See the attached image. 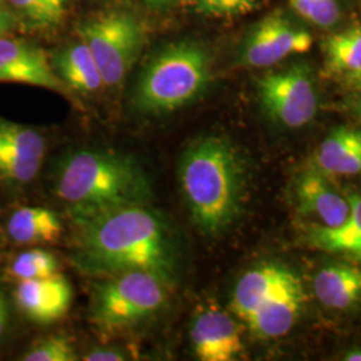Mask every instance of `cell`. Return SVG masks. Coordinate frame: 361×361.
<instances>
[{"label": "cell", "instance_id": "cell-16", "mask_svg": "<svg viewBox=\"0 0 361 361\" xmlns=\"http://www.w3.org/2000/svg\"><path fill=\"white\" fill-rule=\"evenodd\" d=\"M316 168L331 176L361 174V129L340 126L319 147Z\"/></svg>", "mask_w": 361, "mask_h": 361}, {"label": "cell", "instance_id": "cell-21", "mask_svg": "<svg viewBox=\"0 0 361 361\" xmlns=\"http://www.w3.org/2000/svg\"><path fill=\"white\" fill-rule=\"evenodd\" d=\"M325 68L345 77L361 70V26L350 27L324 40Z\"/></svg>", "mask_w": 361, "mask_h": 361}, {"label": "cell", "instance_id": "cell-13", "mask_svg": "<svg viewBox=\"0 0 361 361\" xmlns=\"http://www.w3.org/2000/svg\"><path fill=\"white\" fill-rule=\"evenodd\" d=\"M304 302V288L297 277L258 305L243 323L258 338H279L295 326Z\"/></svg>", "mask_w": 361, "mask_h": 361}, {"label": "cell", "instance_id": "cell-18", "mask_svg": "<svg viewBox=\"0 0 361 361\" xmlns=\"http://www.w3.org/2000/svg\"><path fill=\"white\" fill-rule=\"evenodd\" d=\"M313 290L325 307L348 310L361 298V269L348 264L325 267L316 274Z\"/></svg>", "mask_w": 361, "mask_h": 361}, {"label": "cell", "instance_id": "cell-33", "mask_svg": "<svg viewBox=\"0 0 361 361\" xmlns=\"http://www.w3.org/2000/svg\"><path fill=\"white\" fill-rule=\"evenodd\" d=\"M360 113H361V102H360Z\"/></svg>", "mask_w": 361, "mask_h": 361}, {"label": "cell", "instance_id": "cell-17", "mask_svg": "<svg viewBox=\"0 0 361 361\" xmlns=\"http://www.w3.org/2000/svg\"><path fill=\"white\" fill-rule=\"evenodd\" d=\"M51 65L56 75L70 91L91 94L104 87L99 67L90 49L82 40L55 54Z\"/></svg>", "mask_w": 361, "mask_h": 361}, {"label": "cell", "instance_id": "cell-26", "mask_svg": "<svg viewBox=\"0 0 361 361\" xmlns=\"http://www.w3.org/2000/svg\"><path fill=\"white\" fill-rule=\"evenodd\" d=\"M259 0H193L194 10L210 18H235L253 13Z\"/></svg>", "mask_w": 361, "mask_h": 361}, {"label": "cell", "instance_id": "cell-9", "mask_svg": "<svg viewBox=\"0 0 361 361\" xmlns=\"http://www.w3.org/2000/svg\"><path fill=\"white\" fill-rule=\"evenodd\" d=\"M47 141L39 130L0 116V185L23 186L43 166Z\"/></svg>", "mask_w": 361, "mask_h": 361}, {"label": "cell", "instance_id": "cell-8", "mask_svg": "<svg viewBox=\"0 0 361 361\" xmlns=\"http://www.w3.org/2000/svg\"><path fill=\"white\" fill-rule=\"evenodd\" d=\"M312 44L310 31L277 10L247 31L238 52V62L253 68L271 67L292 55L310 51Z\"/></svg>", "mask_w": 361, "mask_h": 361}, {"label": "cell", "instance_id": "cell-25", "mask_svg": "<svg viewBox=\"0 0 361 361\" xmlns=\"http://www.w3.org/2000/svg\"><path fill=\"white\" fill-rule=\"evenodd\" d=\"M77 350L71 341L62 336H52L39 340L23 355L25 361H75Z\"/></svg>", "mask_w": 361, "mask_h": 361}, {"label": "cell", "instance_id": "cell-2", "mask_svg": "<svg viewBox=\"0 0 361 361\" xmlns=\"http://www.w3.org/2000/svg\"><path fill=\"white\" fill-rule=\"evenodd\" d=\"M52 189L74 221L118 207L147 205L153 198L147 173L131 155L97 149L66 154L56 165Z\"/></svg>", "mask_w": 361, "mask_h": 361}, {"label": "cell", "instance_id": "cell-14", "mask_svg": "<svg viewBox=\"0 0 361 361\" xmlns=\"http://www.w3.org/2000/svg\"><path fill=\"white\" fill-rule=\"evenodd\" d=\"M297 207L301 213L320 221V226L337 228L350 213L348 198L337 193L325 174L317 168L307 169L297 180Z\"/></svg>", "mask_w": 361, "mask_h": 361}, {"label": "cell", "instance_id": "cell-15", "mask_svg": "<svg viewBox=\"0 0 361 361\" xmlns=\"http://www.w3.org/2000/svg\"><path fill=\"white\" fill-rule=\"evenodd\" d=\"M297 279L293 271L280 264H262L244 273L233 290V314L244 322L265 300Z\"/></svg>", "mask_w": 361, "mask_h": 361}, {"label": "cell", "instance_id": "cell-11", "mask_svg": "<svg viewBox=\"0 0 361 361\" xmlns=\"http://www.w3.org/2000/svg\"><path fill=\"white\" fill-rule=\"evenodd\" d=\"M194 355L202 361L238 360L244 353L241 328L226 310L207 307L194 316L190 325Z\"/></svg>", "mask_w": 361, "mask_h": 361}, {"label": "cell", "instance_id": "cell-1", "mask_svg": "<svg viewBox=\"0 0 361 361\" xmlns=\"http://www.w3.org/2000/svg\"><path fill=\"white\" fill-rule=\"evenodd\" d=\"M73 262L95 279L130 271H152L174 285L177 245L166 219L147 205L118 207L75 221Z\"/></svg>", "mask_w": 361, "mask_h": 361}, {"label": "cell", "instance_id": "cell-20", "mask_svg": "<svg viewBox=\"0 0 361 361\" xmlns=\"http://www.w3.org/2000/svg\"><path fill=\"white\" fill-rule=\"evenodd\" d=\"M348 200L350 213L347 221L337 228L313 226L310 240L317 249L361 262V195L352 194Z\"/></svg>", "mask_w": 361, "mask_h": 361}, {"label": "cell", "instance_id": "cell-12", "mask_svg": "<svg viewBox=\"0 0 361 361\" xmlns=\"http://www.w3.org/2000/svg\"><path fill=\"white\" fill-rule=\"evenodd\" d=\"M15 302L27 319L49 325L62 319L73 302V288L59 271L49 277L18 281Z\"/></svg>", "mask_w": 361, "mask_h": 361}, {"label": "cell", "instance_id": "cell-24", "mask_svg": "<svg viewBox=\"0 0 361 361\" xmlns=\"http://www.w3.org/2000/svg\"><path fill=\"white\" fill-rule=\"evenodd\" d=\"M288 3L304 20L320 28L335 27L341 18L338 0H288Z\"/></svg>", "mask_w": 361, "mask_h": 361}, {"label": "cell", "instance_id": "cell-31", "mask_svg": "<svg viewBox=\"0 0 361 361\" xmlns=\"http://www.w3.org/2000/svg\"><path fill=\"white\" fill-rule=\"evenodd\" d=\"M146 4H149L150 7L154 8H161V7H166L169 4H171L176 0H143Z\"/></svg>", "mask_w": 361, "mask_h": 361}, {"label": "cell", "instance_id": "cell-7", "mask_svg": "<svg viewBox=\"0 0 361 361\" xmlns=\"http://www.w3.org/2000/svg\"><path fill=\"white\" fill-rule=\"evenodd\" d=\"M257 91L264 111L285 128H302L317 113L319 95L307 63L264 74L257 80Z\"/></svg>", "mask_w": 361, "mask_h": 361}, {"label": "cell", "instance_id": "cell-22", "mask_svg": "<svg viewBox=\"0 0 361 361\" xmlns=\"http://www.w3.org/2000/svg\"><path fill=\"white\" fill-rule=\"evenodd\" d=\"M20 22L34 28H52L62 23L68 0H7Z\"/></svg>", "mask_w": 361, "mask_h": 361}, {"label": "cell", "instance_id": "cell-4", "mask_svg": "<svg viewBox=\"0 0 361 361\" xmlns=\"http://www.w3.org/2000/svg\"><path fill=\"white\" fill-rule=\"evenodd\" d=\"M212 78L207 49L193 40L171 43L155 54L137 80L133 106L143 116H165L192 104Z\"/></svg>", "mask_w": 361, "mask_h": 361}, {"label": "cell", "instance_id": "cell-6", "mask_svg": "<svg viewBox=\"0 0 361 361\" xmlns=\"http://www.w3.org/2000/svg\"><path fill=\"white\" fill-rule=\"evenodd\" d=\"M78 32L99 67L104 87H118L142 51V22L123 11L99 13L83 20Z\"/></svg>", "mask_w": 361, "mask_h": 361}, {"label": "cell", "instance_id": "cell-29", "mask_svg": "<svg viewBox=\"0 0 361 361\" xmlns=\"http://www.w3.org/2000/svg\"><path fill=\"white\" fill-rule=\"evenodd\" d=\"M10 326V308L4 292L0 289V341L4 338V336Z\"/></svg>", "mask_w": 361, "mask_h": 361}, {"label": "cell", "instance_id": "cell-32", "mask_svg": "<svg viewBox=\"0 0 361 361\" xmlns=\"http://www.w3.org/2000/svg\"><path fill=\"white\" fill-rule=\"evenodd\" d=\"M345 360L348 361H361V350H352L347 353Z\"/></svg>", "mask_w": 361, "mask_h": 361}, {"label": "cell", "instance_id": "cell-5", "mask_svg": "<svg viewBox=\"0 0 361 361\" xmlns=\"http://www.w3.org/2000/svg\"><path fill=\"white\" fill-rule=\"evenodd\" d=\"M171 286L152 271H122L99 277L92 286L91 317L104 329H123L142 323L166 305Z\"/></svg>", "mask_w": 361, "mask_h": 361}, {"label": "cell", "instance_id": "cell-27", "mask_svg": "<svg viewBox=\"0 0 361 361\" xmlns=\"http://www.w3.org/2000/svg\"><path fill=\"white\" fill-rule=\"evenodd\" d=\"M18 16L10 8L8 3L0 0V37H7L19 25Z\"/></svg>", "mask_w": 361, "mask_h": 361}, {"label": "cell", "instance_id": "cell-28", "mask_svg": "<svg viewBox=\"0 0 361 361\" xmlns=\"http://www.w3.org/2000/svg\"><path fill=\"white\" fill-rule=\"evenodd\" d=\"M82 360L86 361H123L128 360L126 353L119 349H94L86 353Z\"/></svg>", "mask_w": 361, "mask_h": 361}, {"label": "cell", "instance_id": "cell-3", "mask_svg": "<svg viewBox=\"0 0 361 361\" xmlns=\"http://www.w3.org/2000/svg\"><path fill=\"white\" fill-rule=\"evenodd\" d=\"M180 193L195 226L216 235L238 219L246 189V168L237 147L219 135L200 137L180 157Z\"/></svg>", "mask_w": 361, "mask_h": 361}, {"label": "cell", "instance_id": "cell-23", "mask_svg": "<svg viewBox=\"0 0 361 361\" xmlns=\"http://www.w3.org/2000/svg\"><path fill=\"white\" fill-rule=\"evenodd\" d=\"M61 271V262L47 250L34 249L20 253L10 264L8 273L16 281L49 277Z\"/></svg>", "mask_w": 361, "mask_h": 361}, {"label": "cell", "instance_id": "cell-10", "mask_svg": "<svg viewBox=\"0 0 361 361\" xmlns=\"http://www.w3.org/2000/svg\"><path fill=\"white\" fill-rule=\"evenodd\" d=\"M23 83L70 95L56 75L49 55L22 39L0 37V83Z\"/></svg>", "mask_w": 361, "mask_h": 361}, {"label": "cell", "instance_id": "cell-19", "mask_svg": "<svg viewBox=\"0 0 361 361\" xmlns=\"http://www.w3.org/2000/svg\"><path fill=\"white\" fill-rule=\"evenodd\" d=\"M7 233L19 245L50 244L61 238L63 224L51 209L25 207L16 209L10 216Z\"/></svg>", "mask_w": 361, "mask_h": 361}, {"label": "cell", "instance_id": "cell-30", "mask_svg": "<svg viewBox=\"0 0 361 361\" xmlns=\"http://www.w3.org/2000/svg\"><path fill=\"white\" fill-rule=\"evenodd\" d=\"M344 79H345V82H347V85H348L349 87L361 90V70L353 73V74L345 75Z\"/></svg>", "mask_w": 361, "mask_h": 361}]
</instances>
